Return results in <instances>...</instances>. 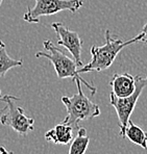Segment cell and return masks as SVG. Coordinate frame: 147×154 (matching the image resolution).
I'll use <instances>...</instances> for the list:
<instances>
[{
    "label": "cell",
    "mask_w": 147,
    "mask_h": 154,
    "mask_svg": "<svg viewBox=\"0 0 147 154\" xmlns=\"http://www.w3.org/2000/svg\"><path fill=\"white\" fill-rule=\"evenodd\" d=\"M45 51H39L36 53V57H45L50 60V63L53 65V68L56 72V75L58 78H72L73 81L75 79H80L81 82L87 87V89L91 91L92 95H95L97 92V89L94 87L92 83L88 82L87 80L80 76V74L77 72L78 66L76 64L75 60L70 58L69 56L66 55L61 49H58L55 45L51 42L50 40H46L43 42Z\"/></svg>",
    "instance_id": "cell-3"
},
{
    "label": "cell",
    "mask_w": 147,
    "mask_h": 154,
    "mask_svg": "<svg viewBox=\"0 0 147 154\" xmlns=\"http://www.w3.org/2000/svg\"><path fill=\"white\" fill-rule=\"evenodd\" d=\"M124 137H127L133 144L138 145L144 150H147V132L140 126L136 125L132 121L130 122L124 133Z\"/></svg>",
    "instance_id": "cell-10"
},
{
    "label": "cell",
    "mask_w": 147,
    "mask_h": 154,
    "mask_svg": "<svg viewBox=\"0 0 147 154\" xmlns=\"http://www.w3.org/2000/svg\"><path fill=\"white\" fill-rule=\"evenodd\" d=\"M113 93L117 97H128L136 90V78L130 73H115L110 81Z\"/></svg>",
    "instance_id": "cell-8"
},
{
    "label": "cell",
    "mask_w": 147,
    "mask_h": 154,
    "mask_svg": "<svg viewBox=\"0 0 147 154\" xmlns=\"http://www.w3.org/2000/svg\"><path fill=\"white\" fill-rule=\"evenodd\" d=\"M0 93H1V91H0Z\"/></svg>",
    "instance_id": "cell-16"
},
{
    "label": "cell",
    "mask_w": 147,
    "mask_h": 154,
    "mask_svg": "<svg viewBox=\"0 0 147 154\" xmlns=\"http://www.w3.org/2000/svg\"><path fill=\"white\" fill-rule=\"evenodd\" d=\"M140 35H141V41H140V42L144 43V44H147V22L144 24Z\"/></svg>",
    "instance_id": "cell-13"
},
{
    "label": "cell",
    "mask_w": 147,
    "mask_h": 154,
    "mask_svg": "<svg viewBox=\"0 0 147 154\" xmlns=\"http://www.w3.org/2000/svg\"><path fill=\"white\" fill-rule=\"evenodd\" d=\"M20 98L13 95H4L0 97V101L6 104L0 116V123L3 126L12 128L19 135H27L35 129V119L28 117L24 109L17 104Z\"/></svg>",
    "instance_id": "cell-4"
},
{
    "label": "cell",
    "mask_w": 147,
    "mask_h": 154,
    "mask_svg": "<svg viewBox=\"0 0 147 154\" xmlns=\"http://www.w3.org/2000/svg\"><path fill=\"white\" fill-rule=\"evenodd\" d=\"M74 81L77 87V93L72 97H62V102L67 109V116L63 122L78 130L80 128V122L98 117L100 115V108L98 104L94 103L83 94L81 80L75 79Z\"/></svg>",
    "instance_id": "cell-2"
},
{
    "label": "cell",
    "mask_w": 147,
    "mask_h": 154,
    "mask_svg": "<svg viewBox=\"0 0 147 154\" xmlns=\"http://www.w3.org/2000/svg\"><path fill=\"white\" fill-rule=\"evenodd\" d=\"M33 8L28 6L23 20L28 23H40V18L51 16L63 11L76 13L83 5V0H35Z\"/></svg>",
    "instance_id": "cell-6"
},
{
    "label": "cell",
    "mask_w": 147,
    "mask_h": 154,
    "mask_svg": "<svg viewBox=\"0 0 147 154\" xmlns=\"http://www.w3.org/2000/svg\"><path fill=\"white\" fill-rule=\"evenodd\" d=\"M0 154H13L12 152H10V151L6 150L4 147H0Z\"/></svg>",
    "instance_id": "cell-14"
},
{
    "label": "cell",
    "mask_w": 147,
    "mask_h": 154,
    "mask_svg": "<svg viewBox=\"0 0 147 154\" xmlns=\"http://www.w3.org/2000/svg\"><path fill=\"white\" fill-rule=\"evenodd\" d=\"M73 127L62 121L45 133V140L53 144L68 145L73 140Z\"/></svg>",
    "instance_id": "cell-9"
},
{
    "label": "cell",
    "mask_w": 147,
    "mask_h": 154,
    "mask_svg": "<svg viewBox=\"0 0 147 154\" xmlns=\"http://www.w3.org/2000/svg\"><path fill=\"white\" fill-rule=\"evenodd\" d=\"M2 1H3V0H0V6H1V3H2Z\"/></svg>",
    "instance_id": "cell-15"
},
{
    "label": "cell",
    "mask_w": 147,
    "mask_h": 154,
    "mask_svg": "<svg viewBox=\"0 0 147 154\" xmlns=\"http://www.w3.org/2000/svg\"><path fill=\"white\" fill-rule=\"evenodd\" d=\"M136 78V90L130 96L120 98L117 97L114 93L110 94V104L116 109L118 116V123L120 128V135L124 139V133L130 122V116L137 105L138 99L141 96L143 90L147 85V77H141V75L135 76Z\"/></svg>",
    "instance_id": "cell-5"
},
{
    "label": "cell",
    "mask_w": 147,
    "mask_h": 154,
    "mask_svg": "<svg viewBox=\"0 0 147 154\" xmlns=\"http://www.w3.org/2000/svg\"><path fill=\"white\" fill-rule=\"evenodd\" d=\"M23 66L22 60H14L6 52L5 44L0 40V77L5 76L11 69Z\"/></svg>",
    "instance_id": "cell-11"
},
{
    "label": "cell",
    "mask_w": 147,
    "mask_h": 154,
    "mask_svg": "<svg viewBox=\"0 0 147 154\" xmlns=\"http://www.w3.org/2000/svg\"><path fill=\"white\" fill-rule=\"evenodd\" d=\"M90 143V137L88 135L86 128L80 127L77 131L75 139L72 140L68 154H85Z\"/></svg>",
    "instance_id": "cell-12"
},
{
    "label": "cell",
    "mask_w": 147,
    "mask_h": 154,
    "mask_svg": "<svg viewBox=\"0 0 147 154\" xmlns=\"http://www.w3.org/2000/svg\"><path fill=\"white\" fill-rule=\"evenodd\" d=\"M51 27L54 29L56 33V37L58 38V45L63 46L67 49L73 56L74 60L80 68L83 66V60H81V48H83V40L80 38V35L76 31L70 30L61 22H53L51 24Z\"/></svg>",
    "instance_id": "cell-7"
},
{
    "label": "cell",
    "mask_w": 147,
    "mask_h": 154,
    "mask_svg": "<svg viewBox=\"0 0 147 154\" xmlns=\"http://www.w3.org/2000/svg\"><path fill=\"white\" fill-rule=\"evenodd\" d=\"M141 41V35H138L134 38L128 41H122L121 38H114L111 35V31L105 30V44L102 46H92L91 55L92 58L89 64L83 65L81 68H78L77 72L80 74L87 72H101L107 70L113 63L115 62L117 55L119 54L124 47L128 46L134 43Z\"/></svg>",
    "instance_id": "cell-1"
}]
</instances>
